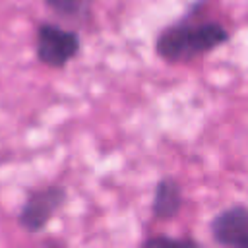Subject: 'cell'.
I'll use <instances>...</instances> for the list:
<instances>
[{"instance_id": "6da1fadb", "label": "cell", "mask_w": 248, "mask_h": 248, "mask_svg": "<svg viewBox=\"0 0 248 248\" xmlns=\"http://www.w3.org/2000/svg\"><path fill=\"white\" fill-rule=\"evenodd\" d=\"M207 0H194L174 21L163 25L153 39L155 56L169 66H186L219 50L231 41V29L205 17Z\"/></svg>"}, {"instance_id": "7a4b0ae2", "label": "cell", "mask_w": 248, "mask_h": 248, "mask_svg": "<svg viewBox=\"0 0 248 248\" xmlns=\"http://www.w3.org/2000/svg\"><path fill=\"white\" fill-rule=\"evenodd\" d=\"M81 33L52 19H43L35 25L33 52L39 64L48 70H66L81 54Z\"/></svg>"}, {"instance_id": "3957f363", "label": "cell", "mask_w": 248, "mask_h": 248, "mask_svg": "<svg viewBox=\"0 0 248 248\" xmlns=\"http://www.w3.org/2000/svg\"><path fill=\"white\" fill-rule=\"evenodd\" d=\"M66 203L68 186L62 182H46L37 188H29L16 211V223L31 236L41 234Z\"/></svg>"}, {"instance_id": "277c9868", "label": "cell", "mask_w": 248, "mask_h": 248, "mask_svg": "<svg viewBox=\"0 0 248 248\" xmlns=\"http://www.w3.org/2000/svg\"><path fill=\"white\" fill-rule=\"evenodd\" d=\"M207 229L217 246L248 248V205L232 203L219 209L211 217Z\"/></svg>"}, {"instance_id": "5b68a950", "label": "cell", "mask_w": 248, "mask_h": 248, "mask_svg": "<svg viewBox=\"0 0 248 248\" xmlns=\"http://www.w3.org/2000/svg\"><path fill=\"white\" fill-rule=\"evenodd\" d=\"M184 202V188L180 180L172 174H163L153 186L149 215L157 223H170L182 213Z\"/></svg>"}, {"instance_id": "8992f818", "label": "cell", "mask_w": 248, "mask_h": 248, "mask_svg": "<svg viewBox=\"0 0 248 248\" xmlns=\"http://www.w3.org/2000/svg\"><path fill=\"white\" fill-rule=\"evenodd\" d=\"M43 6L62 21L72 25H89L97 0H41Z\"/></svg>"}, {"instance_id": "52a82bcc", "label": "cell", "mask_w": 248, "mask_h": 248, "mask_svg": "<svg viewBox=\"0 0 248 248\" xmlns=\"http://www.w3.org/2000/svg\"><path fill=\"white\" fill-rule=\"evenodd\" d=\"M141 246H159V244H188V246H200L196 238L190 236H170V234H151L140 240Z\"/></svg>"}]
</instances>
